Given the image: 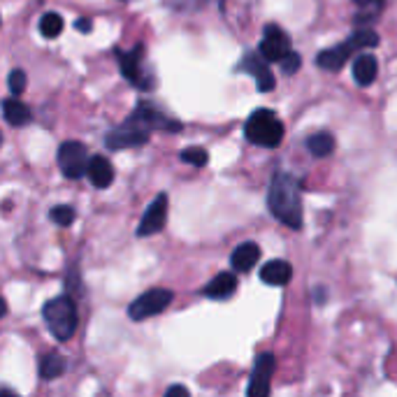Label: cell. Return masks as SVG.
Returning <instances> with one entry per match:
<instances>
[{
  "instance_id": "6da1fadb",
  "label": "cell",
  "mask_w": 397,
  "mask_h": 397,
  "mask_svg": "<svg viewBox=\"0 0 397 397\" xmlns=\"http://www.w3.org/2000/svg\"><path fill=\"white\" fill-rule=\"evenodd\" d=\"M153 131H165V133H179L181 124L172 121L168 114H163L153 105H137L135 112L128 116L124 124L112 128L105 137L107 149L119 151V149H133V146H142L151 140Z\"/></svg>"
},
{
  "instance_id": "7a4b0ae2",
  "label": "cell",
  "mask_w": 397,
  "mask_h": 397,
  "mask_svg": "<svg viewBox=\"0 0 397 397\" xmlns=\"http://www.w3.org/2000/svg\"><path fill=\"white\" fill-rule=\"evenodd\" d=\"M267 207L272 217L293 230L302 228V195L300 181L288 172H277L267 191Z\"/></svg>"
},
{
  "instance_id": "3957f363",
  "label": "cell",
  "mask_w": 397,
  "mask_h": 397,
  "mask_svg": "<svg viewBox=\"0 0 397 397\" xmlns=\"http://www.w3.org/2000/svg\"><path fill=\"white\" fill-rule=\"evenodd\" d=\"M42 318L54 335L56 342H67L77 332L80 325V314H77V302L70 295L51 298L45 307H42Z\"/></svg>"
},
{
  "instance_id": "277c9868",
  "label": "cell",
  "mask_w": 397,
  "mask_h": 397,
  "mask_svg": "<svg viewBox=\"0 0 397 397\" xmlns=\"http://www.w3.org/2000/svg\"><path fill=\"white\" fill-rule=\"evenodd\" d=\"M376 45H379L376 33L372 28H360L353 33L347 42H342V45L332 47V49L321 51V54L316 56V63H318V67H323V70L337 72V70H342L344 63H347L351 56H356L362 49H374Z\"/></svg>"
},
{
  "instance_id": "5b68a950",
  "label": "cell",
  "mask_w": 397,
  "mask_h": 397,
  "mask_svg": "<svg viewBox=\"0 0 397 397\" xmlns=\"http://www.w3.org/2000/svg\"><path fill=\"white\" fill-rule=\"evenodd\" d=\"M244 137L256 146L274 149L283 140V124L272 109H256L244 124Z\"/></svg>"
},
{
  "instance_id": "8992f818",
  "label": "cell",
  "mask_w": 397,
  "mask_h": 397,
  "mask_svg": "<svg viewBox=\"0 0 397 397\" xmlns=\"http://www.w3.org/2000/svg\"><path fill=\"white\" fill-rule=\"evenodd\" d=\"M172 300H175V293L168 290V288L146 290L135 302H131V307H128V316L137 323L146 321V318L158 316L161 312H165V309L172 305Z\"/></svg>"
},
{
  "instance_id": "52a82bcc",
  "label": "cell",
  "mask_w": 397,
  "mask_h": 397,
  "mask_svg": "<svg viewBox=\"0 0 397 397\" xmlns=\"http://www.w3.org/2000/svg\"><path fill=\"white\" fill-rule=\"evenodd\" d=\"M142 56H144V47L142 45H135L133 49L128 51H121L116 49V58H119V67H121V75L126 77L128 82H131L135 89L140 91H149L153 82L149 72L142 67Z\"/></svg>"
},
{
  "instance_id": "ba28073f",
  "label": "cell",
  "mask_w": 397,
  "mask_h": 397,
  "mask_svg": "<svg viewBox=\"0 0 397 397\" xmlns=\"http://www.w3.org/2000/svg\"><path fill=\"white\" fill-rule=\"evenodd\" d=\"M89 151L82 142H63L58 149V168L67 179L86 177V165H89Z\"/></svg>"
},
{
  "instance_id": "9c48e42d",
  "label": "cell",
  "mask_w": 397,
  "mask_h": 397,
  "mask_svg": "<svg viewBox=\"0 0 397 397\" xmlns=\"http://www.w3.org/2000/svg\"><path fill=\"white\" fill-rule=\"evenodd\" d=\"M168 207H170V197L168 193H158L153 197V202L146 207L144 217L137 226V237H149V235H158V232L165 228L168 221Z\"/></svg>"
},
{
  "instance_id": "30bf717a",
  "label": "cell",
  "mask_w": 397,
  "mask_h": 397,
  "mask_svg": "<svg viewBox=\"0 0 397 397\" xmlns=\"http://www.w3.org/2000/svg\"><path fill=\"white\" fill-rule=\"evenodd\" d=\"M290 51V36L283 33L277 23L265 26V36L261 40V56L267 63H279V60Z\"/></svg>"
},
{
  "instance_id": "8fae6325",
  "label": "cell",
  "mask_w": 397,
  "mask_h": 397,
  "mask_svg": "<svg viewBox=\"0 0 397 397\" xmlns=\"http://www.w3.org/2000/svg\"><path fill=\"white\" fill-rule=\"evenodd\" d=\"M274 367H277V360H274L272 353H261L256 358L254 372H251V381L246 386V395L249 397H265L270 395V379L274 374Z\"/></svg>"
},
{
  "instance_id": "7c38bea8",
  "label": "cell",
  "mask_w": 397,
  "mask_h": 397,
  "mask_svg": "<svg viewBox=\"0 0 397 397\" xmlns=\"http://www.w3.org/2000/svg\"><path fill=\"white\" fill-rule=\"evenodd\" d=\"M239 72H249L254 75L256 80V89L261 93H267L274 89V75L270 70V65H267V60L261 56V54H254V51H249V54H244V58L239 60L237 65Z\"/></svg>"
},
{
  "instance_id": "4fadbf2b",
  "label": "cell",
  "mask_w": 397,
  "mask_h": 397,
  "mask_svg": "<svg viewBox=\"0 0 397 397\" xmlns=\"http://www.w3.org/2000/svg\"><path fill=\"white\" fill-rule=\"evenodd\" d=\"M86 177H89L91 186L107 188L114 181V168L105 156H91L89 165H86Z\"/></svg>"
},
{
  "instance_id": "5bb4252c",
  "label": "cell",
  "mask_w": 397,
  "mask_h": 397,
  "mask_svg": "<svg viewBox=\"0 0 397 397\" xmlns=\"http://www.w3.org/2000/svg\"><path fill=\"white\" fill-rule=\"evenodd\" d=\"M261 261V246L256 244V241H244V244H239L235 251L230 256V265L235 272H249L251 267H256V263Z\"/></svg>"
},
{
  "instance_id": "9a60e30c",
  "label": "cell",
  "mask_w": 397,
  "mask_h": 397,
  "mask_svg": "<svg viewBox=\"0 0 397 397\" xmlns=\"http://www.w3.org/2000/svg\"><path fill=\"white\" fill-rule=\"evenodd\" d=\"M235 290H237V274L235 272H221L202 288V295L214 298V300H226Z\"/></svg>"
},
{
  "instance_id": "2e32d148",
  "label": "cell",
  "mask_w": 397,
  "mask_h": 397,
  "mask_svg": "<svg viewBox=\"0 0 397 397\" xmlns=\"http://www.w3.org/2000/svg\"><path fill=\"white\" fill-rule=\"evenodd\" d=\"M293 279V267L288 261H270L261 267V281L270 286H286Z\"/></svg>"
},
{
  "instance_id": "e0dca14e",
  "label": "cell",
  "mask_w": 397,
  "mask_h": 397,
  "mask_svg": "<svg viewBox=\"0 0 397 397\" xmlns=\"http://www.w3.org/2000/svg\"><path fill=\"white\" fill-rule=\"evenodd\" d=\"M379 75V63L372 54H358L353 58V80L360 86H369Z\"/></svg>"
},
{
  "instance_id": "ac0fdd59",
  "label": "cell",
  "mask_w": 397,
  "mask_h": 397,
  "mask_svg": "<svg viewBox=\"0 0 397 397\" xmlns=\"http://www.w3.org/2000/svg\"><path fill=\"white\" fill-rule=\"evenodd\" d=\"M3 114L10 126H26V124H31V119H33L31 107L16 98L3 100Z\"/></svg>"
},
{
  "instance_id": "d6986e66",
  "label": "cell",
  "mask_w": 397,
  "mask_h": 397,
  "mask_svg": "<svg viewBox=\"0 0 397 397\" xmlns=\"http://www.w3.org/2000/svg\"><path fill=\"white\" fill-rule=\"evenodd\" d=\"M67 372V362L60 353H47L40 360V376L45 381H54V379L63 376Z\"/></svg>"
},
{
  "instance_id": "ffe728a7",
  "label": "cell",
  "mask_w": 397,
  "mask_h": 397,
  "mask_svg": "<svg viewBox=\"0 0 397 397\" xmlns=\"http://www.w3.org/2000/svg\"><path fill=\"white\" fill-rule=\"evenodd\" d=\"M307 149L312 151V156L325 158L335 151V137L330 133H316L307 140Z\"/></svg>"
},
{
  "instance_id": "44dd1931",
  "label": "cell",
  "mask_w": 397,
  "mask_h": 397,
  "mask_svg": "<svg viewBox=\"0 0 397 397\" xmlns=\"http://www.w3.org/2000/svg\"><path fill=\"white\" fill-rule=\"evenodd\" d=\"M40 33H42V38H47V40L58 38L60 33H63V16L56 14V12L42 14V19H40Z\"/></svg>"
},
{
  "instance_id": "7402d4cb",
  "label": "cell",
  "mask_w": 397,
  "mask_h": 397,
  "mask_svg": "<svg viewBox=\"0 0 397 397\" xmlns=\"http://www.w3.org/2000/svg\"><path fill=\"white\" fill-rule=\"evenodd\" d=\"M360 7V14L356 16V23H367L379 16L384 10V0H353Z\"/></svg>"
},
{
  "instance_id": "603a6c76",
  "label": "cell",
  "mask_w": 397,
  "mask_h": 397,
  "mask_svg": "<svg viewBox=\"0 0 397 397\" xmlns=\"http://www.w3.org/2000/svg\"><path fill=\"white\" fill-rule=\"evenodd\" d=\"M49 219L54 221L56 226H60V228H70L75 223V219H77V212L72 210L70 205H58V207H54V210L49 212Z\"/></svg>"
},
{
  "instance_id": "cb8c5ba5",
  "label": "cell",
  "mask_w": 397,
  "mask_h": 397,
  "mask_svg": "<svg viewBox=\"0 0 397 397\" xmlns=\"http://www.w3.org/2000/svg\"><path fill=\"white\" fill-rule=\"evenodd\" d=\"M181 161L193 168H205L207 163H210V153H207V149H202V146H188V149L181 151Z\"/></svg>"
},
{
  "instance_id": "d4e9b609",
  "label": "cell",
  "mask_w": 397,
  "mask_h": 397,
  "mask_svg": "<svg viewBox=\"0 0 397 397\" xmlns=\"http://www.w3.org/2000/svg\"><path fill=\"white\" fill-rule=\"evenodd\" d=\"M279 65H281L283 75H295L300 70V65H302V58H300V54H295V51L290 49L288 54L279 60Z\"/></svg>"
},
{
  "instance_id": "484cf974",
  "label": "cell",
  "mask_w": 397,
  "mask_h": 397,
  "mask_svg": "<svg viewBox=\"0 0 397 397\" xmlns=\"http://www.w3.org/2000/svg\"><path fill=\"white\" fill-rule=\"evenodd\" d=\"M7 86H10L12 96H21V93L26 91V72L23 70H12L10 77H7Z\"/></svg>"
},
{
  "instance_id": "4316f807",
  "label": "cell",
  "mask_w": 397,
  "mask_h": 397,
  "mask_svg": "<svg viewBox=\"0 0 397 397\" xmlns=\"http://www.w3.org/2000/svg\"><path fill=\"white\" fill-rule=\"evenodd\" d=\"M75 28L80 33H91L93 31V21L91 19H77L75 21Z\"/></svg>"
},
{
  "instance_id": "83f0119b",
  "label": "cell",
  "mask_w": 397,
  "mask_h": 397,
  "mask_svg": "<svg viewBox=\"0 0 397 397\" xmlns=\"http://www.w3.org/2000/svg\"><path fill=\"white\" fill-rule=\"evenodd\" d=\"M165 395H186L188 397V388L186 386H170Z\"/></svg>"
},
{
  "instance_id": "f1b7e54d",
  "label": "cell",
  "mask_w": 397,
  "mask_h": 397,
  "mask_svg": "<svg viewBox=\"0 0 397 397\" xmlns=\"http://www.w3.org/2000/svg\"><path fill=\"white\" fill-rule=\"evenodd\" d=\"M7 314V302H5V298H0V318H3Z\"/></svg>"
},
{
  "instance_id": "f546056e",
  "label": "cell",
  "mask_w": 397,
  "mask_h": 397,
  "mask_svg": "<svg viewBox=\"0 0 397 397\" xmlns=\"http://www.w3.org/2000/svg\"><path fill=\"white\" fill-rule=\"evenodd\" d=\"M0 144H3V133H0Z\"/></svg>"
},
{
  "instance_id": "4dcf8cb0",
  "label": "cell",
  "mask_w": 397,
  "mask_h": 397,
  "mask_svg": "<svg viewBox=\"0 0 397 397\" xmlns=\"http://www.w3.org/2000/svg\"><path fill=\"white\" fill-rule=\"evenodd\" d=\"M219 3H223V0H219Z\"/></svg>"
}]
</instances>
